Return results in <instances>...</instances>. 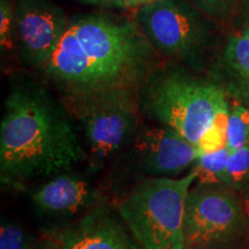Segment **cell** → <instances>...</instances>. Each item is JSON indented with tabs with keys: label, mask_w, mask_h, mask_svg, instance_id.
<instances>
[{
	"label": "cell",
	"mask_w": 249,
	"mask_h": 249,
	"mask_svg": "<svg viewBox=\"0 0 249 249\" xmlns=\"http://www.w3.org/2000/svg\"><path fill=\"white\" fill-rule=\"evenodd\" d=\"M99 195L85 179L62 173L31 193V203L42 214L71 217L97 207Z\"/></svg>",
	"instance_id": "cell-11"
},
{
	"label": "cell",
	"mask_w": 249,
	"mask_h": 249,
	"mask_svg": "<svg viewBox=\"0 0 249 249\" xmlns=\"http://www.w3.org/2000/svg\"><path fill=\"white\" fill-rule=\"evenodd\" d=\"M225 185L240 194L249 188V144L236 149L230 155Z\"/></svg>",
	"instance_id": "cell-15"
},
{
	"label": "cell",
	"mask_w": 249,
	"mask_h": 249,
	"mask_svg": "<svg viewBox=\"0 0 249 249\" xmlns=\"http://www.w3.org/2000/svg\"><path fill=\"white\" fill-rule=\"evenodd\" d=\"M217 75L226 85L227 91L249 101V36L240 34L227 38Z\"/></svg>",
	"instance_id": "cell-12"
},
{
	"label": "cell",
	"mask_w": 249,
	"mask_h": 249,
	"mask_svg": "<svg viewBox=\"0 0 249 249\" xmlns=\"http://www.w3.org/2000/svg\"><path fill=\"white\" fill-rule=\"evenodd\" d=\"M33 246L23 229L17 224L2 220L0 227V249H31Z\"/></svg>",
	"instance_id": "cell-18"
},
{
	"label": "cell",
	"mask_w": 249,
	"mask_h": 249,
	"mask_svg": "<svg viewBox=\"0 0 249 249\" xmlns=\"http://www.w3.org/2000/svg\"><path fill=\"white\" fill-rule=\"evenodd\" d=\"M123 7L126 8H141L143 6H147L154 2L160 1V0H119Z\"/></svg>",
	"instance_id": "cell-21"
},
{
	"label": "cell",
	"mask_w": 249,
	"mask_h": 249,
	"mask_svg": "<svg viewBox=\"0 0 249 249\" xmlns=\"http://www.w3.org/2000/svg\"><path fill=\"white\" fill-rule=\"evenodd\" d=\"M211 20H223L235 12L239 0H186Z\"/></svg>",
	"instance_id": "cell-17"
},
{
	"label": "cell",
	"mask_w": 249,
	"mask_h": 249,
	"mask_svg": "<svg viewBox=\"0 0 249 249\" xmlns=\"http://www.w3.org/2000/svg\"><path fill=\"white\" fill-rule=\"evenodd\" d=\"M135 18L158 55L200 70L213 36L211 18L186 0H160L143 6Z\"/></svg>",
	"instance_id": "cell-6"
},
{
	"label": "cell",
	"mask_w": 249,
	"mask_h": 249,
	"mask_svg": "<svg viewBox=\"0 0 249 249\" xmlns=\"http://www.w3.org/2000/svg\"><path fill=\"white\" fill-rule=\"evenodd\" d=\"M182 249H193V248H191V247H188V246H185V247H183Z\"/></svg>",
	"instance_id": "cell-25"
},
{
	"label": "cell",
	"mask_w": 249,
	"mask_h": 249,
	"mask_svg": "<svg viewBox=\"0 0 249 249\" xmlns=\"http://www.w3.org/2000/svg\"><path fill=\"white\" fill-rule=\"evenodd\" d=\"M241 35H245V36H249V29L242 30V31H241Z\"/></svg>",
	"instance_id": "cell-24"
},
{
	"label": "cell",
	"mask_w": 249,
	"mask_h": 249,
	"mask_svg": "<svg viewBox=\"0 0 249 249\" xmlns=\"http://www.w3.org/2000/svg\"><path fill=\"white\" fill-rule=\"evenodd\" d=\"M231 151L226 147L214 152L201 155L195 163L193 164V170L196 171L197 178L196 182L198 183H224L225 185V177Z\"/></svg>",
	"instance_id": "cell-13"
},
{
	"label": "cell",
	"mask_w": 249,
	"mask_h": 249,
	"mask_svg": "<svg viewBox=\"0 0 249 249\" xmlns=\"http://www.w3.org/2000/svg\"><path fill=\"white\" fill-rule=\"evenodd\" d=\"M157 55L136 18L91 13L71 18L38 71L66 97L112 89L139 91L158 65Z\"/></svg>",
	"instance_id": "cell-1"
},
{
	"label": "cell",
	"mask_w": 249,
	"mask_h": 249,
	"mask_svg": "<svg viewBox=\"0 0 249 249\" xmlns=\"http://www.w3.org/2000/svg\"><path fill=\"white\" fill-rule=\"evenodd\" d=\"M195 170L181 178L152 177L139 182L118 204V213L144 249H182L187 198Z\"/></svg>",
	"instance_id": "cell-4"
},
{
	"label": "cell",
	"mask_w": 249,
	"mask_h": 249,
	"mask_svg": "<svg viewBox=\"0 0 249 249\" xmlns=\"http://www.w3.org/2000/svg\"><path fill=\"white\" fill-rule=\"evenodd\" d=\"M235 11H238L239 18L244 29H249V0H239Z\"/></svg>",
	"instance_id": "cell-19"
},
{
	"label": "cell",
	"mask_w": 249,
	"mask_h": 249,
	"mask_svg": "<svg viewBox=\"0 0 249 249\" xmlns=\"http://www.w3.org/2000/svg\"><path fill=\"white\" fill-rule=\"evenodd\" d=\"M241 197H242V202H244L245 213H246V218H247V224H248V230H249V188H247L245 192L241 193Z\"/></svg>",
	"instance_id": "cell-23"
},
{
	"label": "cell",
	"mask_w": 249,
	"mask_h": 249,
	"mask_svg": "<svg viewBox=\"0 0 249 249\" xmlns=\"http://www.w3.org/2000/svg\"><path fill=\"white\" fill-rule=\"evenodd\" d=\"M87 154L70 110L36 83L14 87L0 124V176L4 185L67 173Z\"/></svg>",
	"instance_id": "cell-2"
},
{
	"label": "cell",
	"mask_w": 249,
	"mask_h": 249,
	"mask_svg": "<svg viewBox=\"0 0 249 249\" xmlns=\"http://www.w3.org/2000/svg\"><path fill=\"white\" fill-rule=\"evenodd\" d=\"M249 144V110L239 103L230 107L226 132V148L230 151Z\"/></svg>",
	"instance_id": "cell-14"
},
{
	"label": "cell",
	"mask_w": 249,
	"mask_h": 249,
	"mask_svg": "<svg viewBox=\"0 0 249 249\" xmlns=\"http://www.w3.org/2000/svg\"><path fill=\"white\" fill-rule=\"evenodd\" d=\"M14 8L18 59L38 71L53 53L70 18L50 0H17Z\"/></svg>",
	"instance_id": "cell-8"
},
{
	"label": "cell",
	"mask_w": 249,
	"mask_h": 249,
	"mask_svg": "<svg viewBox=\"0 0 249 249\" xmlns=\"http://www.w3.org/2000/svg\"><path fill=\"white\" fill-rule=\"evenodd\" d=\"M76 1L82 2L86 5H95V6H105V7H123L119 0H76Z\"/></svg>",
	"instance_id": "cell-22"
},
{
	"label": "cell",
	"mask_w": 249,
	"mask_h": 249,
	"mask_svg": "<svg viewBox=\"0 0 249 249\" xmlns=\"http://www.w3.org/2000/svg\"><path fill=\"white\" fill-rule=\"evenodd\" d=\"M31 249H62V248L57 241L46 235L45 238L40 239L39 241L35 242Z\"/></svg>",
	"instance_id": "cell-20"
},
{
	"label": "cell",
	"mask_w": 249,
	"mask_h": 249,
	"mask_svg": "<svg viewBox=\"0 0 249 249\" xmlns=\"http://www.w3.org/2000/svg\"><path fill=\"white\" fill-rule=\"evenodd\" d=\"M185 242L193 249H246L249 230L240 193L195 182L187 198Z\"/></svg>",
	"instance_id": "cell-5"
},
{
	"label": "cell",
	"mask_w": 249,
	"mask_h": 249,
	"mask_svg": "<svg viewBox=\"0 0 249 249\" xmlns=\"http://www.w3.org/2000/svg\"><path fill=\"white\" fill-rule=\"evenodd\" d=\"M139 91L112 89L66 97L80 121L89 150L96 160H107L128 144L138 132Z\"/></svg>",
	"instance_id": "cell-7"
},
{
	"label": "cell",
	"mask_w": 249,
	"mask_h": 249,
	"mask_svg": "<svg viewBox=\"0 0 249 249\" xmlns=\"http://www.w3.org/2000/svg\"><path fill=\"white\" fill-rule=\"evenodd\" d=\"M62 249H144L119 213L99 204L75 222L46 233Z\"/></svg>",
	"instance_id": "cell-10"
},
{
	"label": "cell",
	"mask_w": 249,
	"mask_h": 249,
	"mask_svg": "<svg viewBox=\"0 0 249 249\" xmlns=\"http://www.w3.org/2000/svg\"><path fill=\"white\" fill-rule=\"evenodd\" d=\"M130 148L143 172L163 178H176L203 155L181 134L161 124L138 129Z\"/></svg>",
	"instance_id": "cell-9"
},
{
	"label": "cell",
	"mask_w": 249,
	"mask_h": 249,
	"mask_svg": "<svg viewBox=\"0 0 249 249\" xmlns=\"http://www.w3.org/2000/svg\"><path fill=\"white\" fill-rule=\"evenodd\" d=\"M138 98L149 117L177 130L197 148L213 124L230 111L222 86L193 75L179 65H157Z\"/></svg>",
	"instance_id": "cell-3"
},
{
	"label": "cell",
	"mask_w": 249,
	"mask_h": 249,
	"mask_svg": "<svg viewBox=\"0 0 249 249\" xmlns=\"http://www.w3.org/2000/svg\"><path fill=\"white\" fill-rule=\"evenodd\" d=\"M0 45L2 53L17 49L15 8L9 0H0Z\"/></svg>",
	"instance_id": "cell-16"
}]
</instances>
